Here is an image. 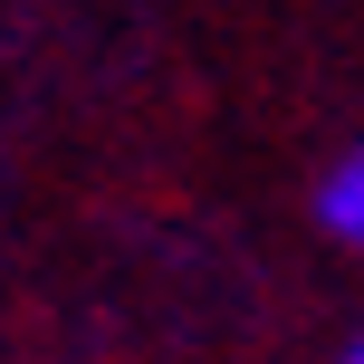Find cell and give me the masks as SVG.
<instances>
[{
    "label": "cell",
    "mask_w": 364,
    "mask_h": 364,
    "mask_svg": "<svg viewBox=\"0 0 364 364\" xmlns=\"http://www.w3.org/2000/svg\"><path fill=\"white\" fill-rule=\"evenodd\" d=\"M346 364H364V336H355V355H346Z\"/></svg>",
    "instance_id": "7a4b0ae2"
},
{
    "label": "cell",
    "mask_w": 364,
    "mask_h": 364,
    "mask_svg": "<svg viewBox=\"0 0 364 364\" xmlns=\"http://www.w3.org/2000/svg\"><path fill=\"white\" fill-rule=\"evenodd\" d=\"M316 220H326L346 250H364V144H346V154H336V173L316 182Z\"/></svg>",
    "instance_id": "6da1fadb"
}]
</instances>
